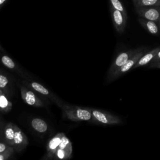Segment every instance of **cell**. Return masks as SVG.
Here are the masks:
<instances>
[{"mask_svg":"<svg viewBox=\"0 0 160 160\" xmlns=\"http://www.w3.org/2000/svg\"><path fill=\"white\" fill-rule=\"evenodd\" d=\"M2 48H1V46H0V50H2Z\"/></svg>","mask_w":160,"mask_h":160,"instance_id":"cell-28","label":"cell"},{"mask_svg":"<svg viewBox=\"0 0 160 160\" xmlns=\"http://www.w3.org/2000/svg\"><path fill=\"white\" fill-rule=\"evenodd\" d=\"M31 125L36 132L41 134L46 132L48 128V124L43 119L38 118H33L31 121Z\"/></svg>","mask_w":160,"mask_h":160,"instance_id":"cell-15","label":"cell"},{"mask_svg":"<svg viewBox=\"0 0 160 160\" xmlns=\"http://www.w3.org/2000/svg\"><path fill=\"white\" fill-rule=\"evenodd\" d=\"M135 10L140 18L153 21L158 23L160 20V6L136 7Z\"/></svg>","mask_w":160,"mask_h":160,"instance_id":"cell-5","label":"cell"},{"mask_svg":"<svg viewBox=\"0 0 160 160\" xmlns=\"http://www.w3.org/2000/svg\"><path fill=\"white\" fill-rule=\"evenodd\" d=\"M7 0H0V8L2 7V6L6 2Z\"/></svg>","mask_w":160,"mask_h":160,"instance_id":"cell-26","label":"cell"},{"mask_svg":"<svg viewBox=\"0 0 160 160\" xmlns=\"http://www.w3.org/2000/svg\"><path fill=\"white\" fill-rule=\"evenodd\" d=\"M110 12L114 27L118 33H122L125 29L127 16L124 15L121 11L114 9L110 7Z\"/></svg>","mask_w":160,"mask_h":160,"instance_id":"cell-8","label":"cell"},{"mask_svg":"<svg viewBox=\"0 0 160 160\" xmlns=\"http://www.w3.org/2000/svg\"><path fill=\"white\" fill-rule=\"evenodd\" d=\"M1 61L2 63V64L6 67L7 68L11 69L12 71H14L16 72L21 73V71L19 69L18 67L14 62V61L8 55H3L1 58Z\"/></svg>","mask_w":160,"mask_h":160,"instance_id":"cell-16","label":"cell"},{"mask_svg":"<svg viewBox=\"0 0 160 160\" xmlns=\"http://www.w3.org/2000/svg\"><path fill=\"white\" fill-rule=\"evenodd\" d=\"M11 146L8 145L6 142H0V153L7 150Z\"/></svg>","mask_w":160,"mask_h":160,"instance_id":"cell-24","label":"cell"},{"mask_svg":"<svg viewBox=\"0 0 160 160\" xmlns=\"http://www.w3.org/2000/svg\"><path fill=\"white\" fill-rule=\"evenodd\" d=\"M10 86L9 78L4 74L0 73V89L4 91L6 93Z\"/></svg>","mask_w":160,"mask_h":160,"instance_id":"cell-21","label":"cell"},{"mask_svg":"<svg viewBox=\"0 0 160 160\" xmlns=\"http://www.w3.org/2000/svg\"><path fill=\"white\" fill-rule=\"evenodd\" d=\"M12 107V104L8 97L7 94L0 89V112L6 113L9 112Z\"/></svg>","mask_w":160,"mask_h":160,"instance_id":"cell-14","label":"cell"},{"mask_svg":"<svg viewBox=\"0 0 160 160\" xmlns=\"http://www.w3.org/2000/svg\"><path fill=\"white\" fill-rule=\"evenodd\" d=\"M134 8L142 6H160V0H132Z\"/></svg>","mask_w":160,"mask_h":160,"instance_id":"cell-18","label":"cell"},{"mask_svg":"<svg viewBox=\"0 0 160 160\" xmlns=\"http://www.w3.org/2000/svg\"><path fill=\"white\" fill-rule=\"evenodd\" d=\"M144 54V49L142 48H139V49L121 68L118 69L114 72H113L111 76L107 77V81L111 82L112 81L116 80L118 78H119L122 74H125L130 69L132 68V67L135 65L137 61L139 59V58Z\"/></svg>","mask_w":160,"mask_h":160,"instance_id":"cell-2","label":"cell"},{"mask_svg":"<svg viewBox=\"0 0 160 160\" xmlns=\"http://www.w3.org/2000/svg\"><path fill=\"white\" fill-rule=\"evenodd\" d=\"M19 88L21 98L28 105L36 108H42L45 106L44 102L33 91H31L29 88L23 85H19Z\"/></svg>","mask_w":160,"mask_h":160,"instance_id":"cell-4","label":"cell"},{"mask_svg":"<svg viewBox=\"0 0 160 160\" xmlns=\"http://www.w3.org/2000/svg\"><path fill=\"white\" fill-rule=\"evenodd\" d=\"M14 124L12 122H8L3 129V139L8 145L13 146L14 136Z\"/></svg>","mask_w":160,"mask_h":160,"instance_id":"cell-13","label":"cell"},{"mask_svg":"<svg viewBox=\"0 0 160 160\" xmlns=\"http://www.w3.org/2000/svg\"><path fill=\"white\" fill-rule=\"evenodd\" d=\"M14 128V136L13 142V148L16 151H21L24 149L28 144V140L25 134L16 124Z\"/></svg>","mask_w":160,"mask_h":160,"instance_id":"cell-10","label":"cell"},{"mask_svg":"<svg viewBox=\"0 0 160 160\" xmlns=\"http://www.w3.org/2000/svg\"><path fill=\"white\" fill-rule=\"evenodd\" d=\"M158 24H159V29H160V20H159V22H158Z\"/></svg>","mask_w":160,"mask_h":160,"instance_id":"cell-27","label":"cell"},{"mask_svg":"<svg viewBox=\"0 0 160 160\" xmlns=\"http://www.w3.org/2000/svg\"><path fill=\"white\" fill-rule=\"evenodd\" d=\"M138 20L141 25L149 33L155 36H159V34H160V29L158 22L153 21L146 19L142 18H139Z\"/></svg>","mask_w":160,"mask_h":160,"instance_id":"cell-12","label":"cell"},{"mask_svg":"<svg viewBox=\"0 0 160 160\" xmlns=\"http://www.w3.org/2000/svg\"><path fill=\"white\" fill-rule=\"evenodd\" d=\"M150 68H160V62L152 64V65H149V66Z\"/></svg>","mask_w":160,"mask_h":160,"instance_id":"cell-25","label":"cell"},{"mask_svg":"<svg viewBox=\"0 0 160 160\" xmlns=\"http://www.w3.org/2000/svg\"><path fill=\"white\" fill-rule=\"evenodd\" d=\"M94 121L105 125H114L121 123V119L117 116L106 111L91 108Z\"/></svg>","mask_w":160,"mask_h":160,"instance_id":"cell-3","label":"cell"},{"mask_svg":"<svg viewBox=\"0 0 160 160\" xmlns=\"http://www.w3.org/2000/svg\"><path fill=\"white\" fill-rule=\"evenodd\" d=\"M160 49V46H158L152 50L147 52L146 53H144L140 58L137 61V62L135 64V65L132 67V69H135L138 68L141 66H146L148 64H149L154 56H156V53L158 52V51Z\"/></svg>","mask_w":160,"mask_h":160,"instance_id":"cell-11","label":"cell"},{"mask_svg":"<svg viewBox=\"0 0 160 160\" xmlns=\"http://www.w3.org/2000/svg\"><path fill=\"white\" fill-rule=\"evenodd\" d=\"M0 130H1V129H0Z\"/></svg>","mask_w":160,"mask_h":160,"instance_id":"cell-29","label":"cell"},{"mask_svg":"<svg viewBox=\"0 0 160 160\" xmlns=\"http://www.w3.org/2000/svg\"><path fill=\"white\" fill-rule=\"evenodd\" d=\"M24 84L36 92L48 98L59 108H61L63 104V102L56 96L41 84L36 81H24Z\"/></svg>","mask_w":160,"mask_h":160,"instance_id":"cell-6","label":"cell"},{"mask_svg":"<svg viewBox=\"0 0 160 160\" xmlns=\"http://www.w3.org/2000/svg\"><path fill=\"white\" fill-rule=\"evenodd\" d=\"M59 148H61L68 152L69 154L72 155V143L69 139L67 138L65 134L62 136L60 144L59 145Z\"/></svg>","mask_w":160,"mask_h":160,"instance_id":"cell-17","label":"cell"},{"mask_svg":"<svg viewBox=\"0 0 160 160\" xmlns=\"http://www.w3.org/2000/svg\"><path fill=\"white\" fill-rule=\"evenodd\" d=\"M14 148L12 146H10L7 150L0 153V160H6L9 159L13 154Z\"/></svg>","mask_w":160,"mask_h":160,"instance_id":"cell-22","label":"cell"},{"mask_svg":"<svg viewBox=\"0 0 160 160\" xmlns=\"http://www.w3.org/2000/svg\"><path fill=\"white\" fill-rule=\"evenodd\" d=\"M160 62V49L158 51V52L156 53V56H154V58H153V59L152 60V61L149 63V65H152L156 63H158Z\"/></svg>","mask_w":160,"mask_h":160,"instance_id":"cell-23","label":"cell"},{"mask_svg":"<svg viewBox=\"0 0 160 160\" xmlns=\"http://www.w3.org/2000/svg\"><path fill=\"white\" fill-rule=\"evenodd\" d=\"M62 109L64 118L72 121H94L91 108L74 105L62 104Z\"/></svg>","mask_w":160,"mask_h":160,"instance_id":"cell-1","label":"cell"},{"mask_svg":"<svg viewBox=\"0 0 160 160\" xmlns=\"http://www.w3.org/2000/svg\"><path fill=\"white\" fill-rule=\"evenodd\" d=\"M109 4L111 8L114 9H116L118 11H119L122 13H123L124 15L127 16V12H126V8L120 0H109Z\"/></svg>","mask_w":160,"mask_h":160,"instance_id":"cell-19","label":"cell"},{"mask_svg":"<svg viewBox=\"0 0 160 160\" xmlns=\"http://www.w3.org/2000/svg\"><path fill=\"white\" fill-rule=\"evenodd\" d=\"M139 48L129 49L128 51H124L120 52L115 58V59L112 62L108 73L107 77L111 76L113 72H114L118 69L121 68L124 65L138 50Z\"/></svg>","mask_w":160,"mask_h":160,"instance_id":"cell-7","label":"cell"},{"mask_svg":"<svg viewBox=\"0 0 160 160\" xmlns=\"http://www.w3.org/2000/svg\"><path fill=\"white\" fill-rule=\"evenodd\" d=\"M72 157V155L69 154L65 150L59 148L56 150L53 159H68Z\"/></svg>","mask_w":160,"mask_h":160,"instance_id":"cell-20","label":"cell"},{"mask_svg":"<svg viewBox=\"0 0 160 160\" xmlns=\"http://www.w3.org/2000/svg\"><path fill=\"white\" fill-rule=\"evenodd\" d=\"M64 134V133L63 132L58 133L49 141L46 146V153L42 158L43 159H53L54 154L59 148L61 138Z\"/></svg>","mask_w":160,"mask_h":160,"instance_id":"cell-9","label":"cell"}]
</instances>
